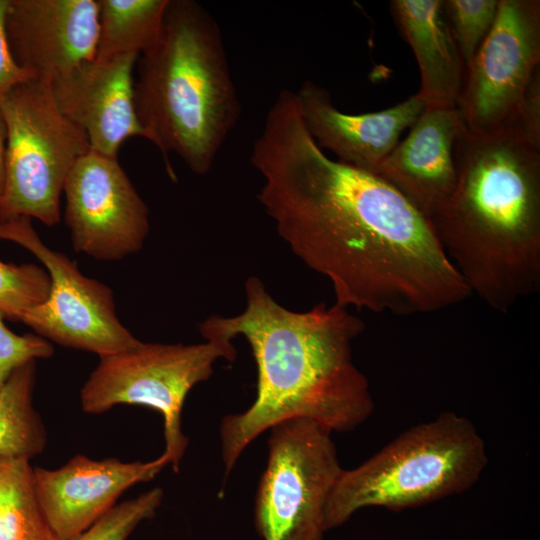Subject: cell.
Returning <instances> with one entry per match:
<instances>
[{"label": "cell", "mask_w": 540, "mask_h": 540, "mask_svg": "<svg viewBox=\"0 0 540 540\" xmlns=\"http://www.w3.org/2000/svg\"><path fill=\"white\" fill-rule=\"evenodd\" d=\"M163 496V490L155 487L118 503L71 540H127L141 522L156 514Z\"/></svg>", "instance_id": "23"}, {"label": "cell", "mask_w": 540, "mask_h": 540, "mask_svg": "<svg viewBox=\"0 0 540 540\" xmlns=\"http://www.w3.org/2000/svg\"><path fill=\"white\" fill-rule=\"evenodd\" d=\"M500 0H441L442 12L467 66L491 31Z\"/></svg>", "instance_id": "22"}, {"label": "cell", "mask_w": 540, "mask_h": 540, "mask_svg": "<svg viewBox=\"0 0 540 540\" xmlns=\"http://www.w3.org/2000/svg\"><path fill=\"white\" fill-rule=\"evenodd\" d=\"M9 0H0V101L18 84L33 79L15 61L6 33Z\"/></svg>", "instance_id": "26"}, {"label": "cell", "mask_w": 540, "mask_h": 540, "mask_svg": "<svg viewBox=\"0 0 540 540\" xmlns=\"http://www.w3.org/2000/svg\"><path fill=\"white\" fill-rule=\"evenodd\" d=\"M139 57L134 98L145 138L169 171L172 152L208 173L242 111L218 23L196 1L169 0L157 40Z\"/></svg>", "instance_id": "4"}, {"label": "cell", "mask_w": 540, "mask_h": 540, "mask_svg": "<svg viewBox=\"0 0 540 540\" xmlns=\"http://www.w3.org/2000/svg\"><path fill=\"white\" fill-rule=\"evenodd\" d=\"M0 240L30 251L50 276L47 299L28 310L21 321L37 335L99 357L125 351L140 341L120 322L112 290L83 275L69 257L45 245L31 218L0 222Z\"/></svg>", "instance_id": "9"}, {"label": "cell", "mask_w": 540, "mask_h": 540, "mask_svg": "<svg viewBox=\"0 0 540 540\" xmlns=\"http://www.w3.org/2000/svg\"><path fill=\"white\" fill-rule=\"evenodd\" d=\"M169 0H98L96 58L141 55L157 40Z\"/></svg>", "instance_id": "19"}, {"label": "cell", "mask_w": 540, "mask_h": 540, "mask_svg": "<svg viewBox=\"0 0 540 540\" xmlns=\"http://www.w3.org/2000/svg\"><path fill=\"white\" fill-rule=\"evenodd\" d=\"M464 129L456 108H425L375 175L403 194L429 221L457 181V144Z\"/></svg>", "instance_id": "16"}, {"label": "cell", "mask_w": 540, "mask_h": 540, "mask_svg": "<svg viewBox=\"0 0 540 540\" xmlns=\"http://www.w3.org/2000/svg\"><path fill=\"white\" fill-rule=\"evenodd\" d=\"M137 54L94 58L50 82L60 112L85 132L90 148L117 158L132 136L145 138L135 108Z\"/></svg>", "instance_id": "14"}, {"label": "cell", "mask_w": 540, "mask_h": 540, "mask_svg": "<svg viewBox=\"0 0 540 540\" xmlns=\"http://www.w3.org/2000/svg\"><path fill=\"white\" fill-rule=\"evenodd\" d=\"M0 540H59L38 500L27 459H0Z\"/></svg>", "instance_id": "20"}, {"label": "cell", "mask_w": 540, "mask_h": 540, "mask_svg": "<svg viewBox=\"0 0 540 540\" xmlns=\"http://www.w3.org/2000/svg\"><path fill=\"white\" fill-rule=\"evenodd\" d=\"M457 181L430 219L471 294L499 313L540 290V149L514 130L457 144Z\"/></svg>", "instance_id": "3"}, {"label": "cell", "mask_w": 540, "mask_h": 540, "mask_svg": "<svg viewBox=\"0 0 540 540\" xmlns=\"http://www.w3.org/2000/svg\"><path fill=\"white\" fill-rule=\"evenodd\" d=\"M35 361L16 369L0 392V459L30 460L41 454L47 432L33 405Z\"/></svg>", "instance_id": "18"}, {"label": "cell", "mask_w": 540, "mask_h": 540, "mask_svg": "<svg viewBox=\"0 0 540 540\" xmlns=\"http://www.w3.org/2000/svg\"><path fill=\"white\" fill-rule=\"evenodd\" d=\"M540 68V1L500 0L495 23L466 66L458 110L465 130L487 136L512 129Z\"/></svg>", "instance_id": "10"}, {"label": "cell", "mask_w": 540, "mask_h": 540, "mask_svg": "<svg viewBox=\"0 0 540 540\" xmlns=\"http://www.w3.org/2000/svg\"><path fill=\"white\" fill-rule=\"evenodd\" d=\"M512 130L527 143L540 149V68L528 84Z\"/></svg>", "instance_id": "25"}, {"label": "cell", "mask_w": 540, "mask_h": 540, "mask_svg": "<svg viewBox=\"0 0 540 540\" xmlns=\"http://www.w3.org/2000/svg\"><path fill=\"white\" fill-rule=\"evenodd\" d=\"M6 33L16 63L51 82L96 57L98 0H9Z\"/></svg>", "instance_id": "12"}, {"label": "cell", "mask_w": 540, "mask_h": 540, "mask_svg": "<svg viewBox=\"0 0 540 540\" xmlns=\"http://www.w3.org/2000/svg\"><path fill=\"white\" fill-rule=\"evenodd\" d=\"M245 293L243 312L214 315L199 325L205 339L232 342L243 336L257 367L253 403L221 420L224 480L242 452L282 421L305 418L332 432H346L365 422L374 409L369 382L352 355V342L365 328L359 317L336 303L291 311L277 303L256 276L246 280Z\"/></svg>", "instance_id": "2"}, {"label": "cell", "mask_w": 540, "mask_h": 540, "mask_svg": "<svg viewBox=\"0 0 540 540\" xmlns=\"http://www.w3.org/2000/svg\"><path fill=\"white\" fill-rule=\"evenodd\" d=\"M390 12L415 55L425 108H456L466 65L442 12L441 0H392Z\"/></svg>", "instance_id": "17"}, {"label": "cell", "mask_w": 540, "mask_h": 540, "mask_svg": "<svg viewBox=\"0 0 540 540\" xmlns=\"http://www.w3.org/2000/svg\"><path fill=\"white\" fill-rule=\"evenodd\" d=\"M7 129L0 222L60 221V197L75 163L91 148L83 130L58 109L50 82L29 79L1 101Z\"/></svg>", "instance_id": "6"}, {"label": "cell", "mask_w": 540, "mask_h": 540, "mask_svg": "<svg viewBox=\"0 0 540 540\" xmlns=\"http://www.w3.org/2000/svg\"><path fill=\"white\" fill-rule=\"evenodd\" d=\"M7 129L0 108V198L2 197L5 184V158H6Z\"/></svg>", "instance_id": "27"}, {"label": "cell", "mask_w": 540, "mask_h": 540, "mask_svg": "<svg viewBox=\"0 0 540 540\" xmlns=\"http://www.w3.org/2000/svg\"><path fill=\"white\" fill-rule=\"evenodd\" d=\"M305 126L316 144L337 160L375 175L383 160L425 109L415 94L384 110L347 114L334 106L327 89L307 80L295 92Z\"/></svg>", "instance_id": "15"}, {"label": "cell", "mask_w": 540, "mask_h": 540, "mask_svg": "<svg viewBox=\"0 0 540 540\" xmlns=\"http://www.w3.org/2000/svg\"><path fill=\"white\" fill-rule=\"evenodd\" d=\"M266 467L254 502L262 540H323L325 510L342 472L332 431L305 418L270 429Z\"/></svg>", "instance_id": "8"}, {"label": "cell", "mask_w": 540, "mask_h": 540, "mask_svg": "<svg viewBox=\"0 0 540 540\" xmlns=\"http://www.w3.org/2000/svg\"><path fill=\"white\" fill-rule=\"evenodd\" d=\"M258 199L280 237L327 277L336 304L373 313L430 314L470 291L429 219L380 177L327 156L282 90L256 138Z\"/></svg>", "instance_id": "1"}, {"label": "cell", "mask_w": 540, "mask_h": 540, "mask_svg": "<svg viewBox=\"0 0 540 540\" xmlns=\"http://www.w3.org/2000/svg\"><path fill=\"white\" fill-rule=\"evenodd\" d=\"M50 285L45 268L0 260V312L7 320L21 322L28 310L47 299Z\"/></svg>", "instance_id": "21"}, {"label": "cell", "mask_w": 540, "mask_h": 540, "mask_svg": "<svg viewBox=\"0 0 540 540\" xmlns=\"http://www.w3.org/2000/svg\"><path fill=\"white\" fill-rule=\"evenodd\" d=\"M488 463L474 424L454 412L406 430L359 466L342 470L325 510L326 530L358 510L418 507L462 493Z\"/></svg>", "instance_id": "5"}, {"label": "cell", "mask_w": 540, "mask_h": 540, "mask_svg": "<svg viewBox=\"0 0 540 540\" xmlns=\"http://www.w3.org/2000/svg\"><path fill=\"white\" fill-rule=\"evenodd\" d=\"M5 319L0 312V392L16 369L54 353L50 341L33 333L16 334L6 326Z\"/></svg>", "instance_id": "24"}, {"label": "cell", "mask_w": 540, "mask_h": 540, "mask_svg": "<svg viewBox=\"0 0 540 540\" xmlns=\"http://www.w3.org/2000/svg\"><path fill=\"white\" fill-rule=\"evenodd\" d=\"M63 193L75 251L118 261L141 250L149 211L117 158L90 149L70 171Z\"/></svg>", "instance_id": "11"}, {"label": "cell", "mask_w": 540, "mask_h": 540, "mask_svg": "<svg viewBox=\"0 0 540 540\" xmlns=\"http://www.w3.org/2000/svg\"><path fill=\"white\" fill-rule=\"evenodd\" d=\"M199 344L139 341L118 353L99 357L80 391L85 413L101 414L117 405H140L163 418L164 454L178 472L189 440L182 428V410L191 389L208 380L218 359L233 361L231 341L209 338Z\"/></svg>", "instance_id": "7"}, {"label": "cell", "mask_w": 540, "mask_h": 540, "mask_svg": "<svg viewBox=\"0 0 540 540\" xmlns=\"http://www.w3.org/2000/svg\"><path fill=\"white\" fill-rule=\"evenodd\" d=\"M167 465L164 454L148 462L95 460L78 454L56 469L33 468V481L58 539L71 540L114 507L126 490L151 481Z\"/></svg>", "instance_id": "13"}]
</instances>
